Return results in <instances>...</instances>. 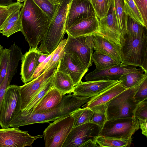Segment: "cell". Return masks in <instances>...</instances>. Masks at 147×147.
Here are the masks:
<instances>
[{"label": "cell", "instance_id": "23", "mask_svg": "<svg viewBox=\"0 0 147 147\" xmlns=\"http://www.w3.org/2000/svg\"><path fill=\"white\" fill-rule=\"evenodd\" d=\"M53 84L63 95L72 93L75 86L71 77L57 69L54 75Z\"/></svg>", "mask_w": 147, "mask_h": 147}, {"label": "cell", "instance_id": "13", "mask_svg": "<svg viewBox=\"0 0 147 147\" xmlns=\"http://www.w3.org/2000/svg\"><path fill=\"white\" fill-rule=\"evenodd\" d=\"M63 50L64 52H70L75 55L87 69L92 65L94 49L88 42L86 36L74 37L67 34Z\"/></svg>", "mask_w": 147, "mask_h": 147}, {"label": "cell", "instance_id": "11", "mask_svg": "<svg viewBox=\"0 0 147 147\" xmlns=\"http://www.w3.org/2000/svg\"><path fill=\"white\" fill-rule=\"evenodd\" d=\"M121 49L124 41L119 30L116 16L114 1L113 0L107 15L99 19L97 32Z\"/></svg>", "mask_w": 147, "mask_h": 147}, {"label": "cell", "instance_id": "47", "mask_svg": "<svg viewBox=\"0 0 147 147\" xmlns=\"http://www.w3.org/2000/svg\"><path fill=\"white\" fill-rule=\"evenodd\" d=\"M20 2H24L25 0H16Z\"/></svg>", "mask_w": 147, "mask_h": 147}, {"label": "cell", "instance_id": "27", "mask_svg": "<svg viewBox=\"0 0 147 147\" xmlns=\"http://www.w3.org/2000/svg\"><path fill=\"white\" fill-rule=\"evenodd\" d=\"M53 77L33 98L25 109L22 111L20 110L17 114L26 115L32 113L40 100L53 86Z\"/></svg>", "mask_w": 147, "mask_h": 147}, {"label": "cell", "instance_id": "44", "mask_svg": "<svg viewBox=\"0 0 147 147\" xmlns=\"http://www.w3.org/2000/svg\"><path fill=\"white\" fill-rule=\"evenodd\" d=\"M48 55H49L48 54L42 53L38 61L39 64L43 61L47 57Z\"/></svg>", "mask_w": 147, "mask_h": 147}, {"label": "cell", "instance_id": "31", "mask_svg": "<svg viewBox=\"0 0 147 147\" xmlns=\"http://www.w3.org/2000/svg\"><path fill=\"white\" fill-rule=\"evenodd\" d=\"M99 19L106 16L113 0H89Z\"/></svg>", "mask_w": 147, "mask_h": 147}, {"label": "cell", "instance_id": "1", "mask_svg": "<svg viewBox=\"0 0 147 147\" xmlns=\"http://www.w3.org/2000/svg\"><path fill=\"white\" fill-rule=\"evenodd\" d=\"M21 31L29 49L37 48L45 36L51 20L32 0H25L20 11Z\"/></svg>", "mask_w": 147, "mask_h": 147}, {"label": "cell", "instance_id": "43", "mask_svg": "<svg viewBox=\"0 0 147 147\" xmlns=\"http://www.w3.org/2000/svg\"><path fill=\"white\" fill-rule=\"evenodd\" d=\"M14 2L12 0H0V5L5 6H9Z\"/></svg>", "mask_w": 147, "mask_h": 147}, {"label": "cell", "instance_id": "2", "mask_svg": "<svg viewBox=\"0 0 147 147\" xmlns=\"http://www.w3.org/2000/svg\"><path fill=\"white\" fill-rule=\"evenodd\" d=\"M72 93L63 96L59 104L55 109L47 112L32 113L26 115L17 114L11 121L10 127L19 128L28 125L54 121L70 115L90 99L88 97L80 96Z\"/></svg>", "mask_w": 147, "mask_h": 147}, {"label": "cell", "instance_id": "35", "mask_svg": "<svg viewBox=\"0 0 147 147\" xmlns=\"http://www.w3.org/2000/svg\"><path fill=\"white\" fill-rule=\"evenodd\" d=\"M51 20L55 13L57 5L49 0H32Z\"/></svg>", "mask_w": 147, "mask_h": 147}, {"label": "cell", "instance_id": "7", "mask_svg": "<svg viewBox=\"0 0 147 147\" xmlns=\"http://www.w3.org/2000/svg\"><path fill=\"white\" fill-rule=\"evenodd\" d=\"M74 120L69 115L50 123L43 132L45 147H62L73 127Z\"/></svg>", "mask_w": 147, "mask_h": 147}, {"label": "cell", "instance_id": "12", "mask_svg": "<svg viewBox=\"0 0 147 147\" xmlns=\"http://www.w3.org/2000/svg\"><path fill=\"white\" fill-rule=\"evenodd\" d=\"M0 129V147H24L31 146L35 140L43 135L33 136L19 128Z\"/></svg>", "mask_w": 147, "mask_h": 147}, {"label": "cell", "instance_id": "17", "mask_svg": "<svg viewBox=\"0 0 147 147\" xmlns=\"http://www.w3.org/2000/svg\"><path fill=\"white\" fill-rule=\"evenodd\" d=\"M119 81L118 80H96L82 82L74 88L72 93L76 96L91 98L104 91Z\"/></svg>", "mask_w": 147, "mask_h": 147}, {"label": "cell", "instance_id": "15", "mask_svg": "<svg viewBox=\"0 0 147 147\" xmlns=\"http://www.w3.org/2000/svg\"><path fill=\"white\" fill-rule=\"evenodd\" d=\"M86 40L95 51L110 56L120 63L121 49L97 33L86 36Z\"/></svg>", "mask_w": 147, "mask_h": 147}, {"label": "cell", "instance_id": "38", "mask_svg": "<svg viewBox=\"0 0 147 147\" xmlns=\"http://www.w3.org/2000/svg\"><path fill=\"white\" fill-rule=\"evenodd\" d=\"M147 27V0H133Z\"/></svg>", "mask_w": 147, "mask_h": 147}, {"label": "cell", "instance_id": "25", "mask_svg": "<svg viewBox=\"0 0 147 147\" xmlns=\"http://www.w3.org/2000/svg\"><path fill=\"white\" fill-rule=\"evenodd\" d=\"M92 59L96 69H104L120 64L119 62L112 57L96 51L93 53Z\"/></svg>", "mask_w": 147, "mask_h": 147}, {"label": "cell", "instance_id": "3", "mask_svg": "<svg viewBox=\"0 0 147 147\" xmlns=\"http://www.w3.org/2000/svg\"><path fill=\"white\" fill-rule=\"evenodd\" d=\"M55 13L47 34L37 49L48 55L53 52L63 40L66 31V22L68 9L72 0H58Z\"/></svg>", "mask_w": 147, "mask_h": 147}, {"label": "cell", "instance_id": "29", "mask_svg": "<svg viewBox=\"0 0 147 147\" xmlns=\"http://www.w3.org/2000/svg\"><path fill=\"white\" fill-rule=\"evenodd\" d=\"M93 113V111L87 107L80 108L74 111L70 115L74 120L73 127L91 122Z\"/></svg>", "mask_w": 147, "mask_h": 147}, {"label": "cell", "instance_id": "8", "mask_svg": "<svg viewBox=\"0 0 147 147\" xmlns=\"http://www.w3.org/2000/svg\"><path fill=\"white\" fill-rule=\"evenodd\" d=\"M20 86L9 85L7 88L0 110V125L2 128L10 127L11 123L21 110Z\"/></svg>", "mask_w": 147, "mask_h": 147}, {"label": "cell", "instance_id": "19", "mask_svg": "<svg viewBox=\"0 0 147 147\" xmlns=\"http://www.w3.org/2000/svg\"><path fill=\"white\" fill-rule=\"evenodd\" d=\"M42 53L38 49H29L23 55L21 61L20 75L21 80L24 84L32 80L35 71L39 64L38 60Z\"/></svg>", "mask_w": 147, "mask_h": 147}, {"label": "cell", "instance_id": "9", "mask_svg": "<svg viewBox=\"0 0 147 147\" xmlns=\"http://www.w3.org/2000/svg\"><path fill=\"white\" fill-rule=\"evenodd\" d=\"M58 64L43 72L36 78L20 86L21 111L25 109L33 98L53 78Z\"/></svg>", "mask_w": 147, "mask_h": 147}, {"label": "cell", "instance_id": "18", "mask_svg": "<svg viewBox=\"0 0 147 147\" xmlns=\"http://www.w3.org/2000/svg\"><path fill=\"white\" fill-rule=\"evenodd\" d=\"M137 68L128 66H121L120 65L102 70L96 69L87 74L85 77L86 81L96 80H119L122 75L135 71Z\"/></svg>", "mask_w": 147, "mask_h": 147}, {"label": "cell", "instance_id": "40", "mask_svg": "<svg viewBox=\"0 0 147 147\" xmlns=\"http://www.w3.org/2000/svg\"><path fill=\"white\" fill-rule=\"evenodd\" d=\"M14 4V2L9 6V9L6 6L0 5V32L4 26L6 21L11 13Z\"/></svg>", "mask_w": 147, "mask_h": 147}, {"label": "cell", "instance_id": "34", "mask_svg": "<svg viewBox=\"0 0 147 147\" xmlns=\"http://www.w3.org/2000/svg\"><path fill=\"white\" fill-rule=\"evenodd\" d=\"M10 51L9 49H3L0 52V86L7 73Z\"/></svg>", "mask_w": 147, "mask_h": 147}, {"label": "cell", "instance_id": "26", "mask_svg": "<svg viewBox=\"0 0 147 147\" xmlns=\"http://www.w3.org/2000/svg\"><path fill=\"white\" fill-rule=\"evenodd\" d=\"M115 13L118 27L124 41L126 32V26L127 15L124 10L123 0H114Z\"/></svg>", "mask_w": 147, "mask_h": 147}, {"label": "cell", "instance_id": "39", "mask_svg": "<svg viewBox=\"0 0 147 147\" xmlns=\"http://www.w3.org/2000/svg\"><path fill=\"white\" fill-rule=\"evenodd\" d=\"M135 117L138 119H147V99L139 104L135 111Z\"/></svg>", "mask_w": 147, "mask_h": 147}, {"label": "cell", "instance_id": "30", "mask_svg": "<svg viewBox=\"0 0 147 147\" xmlns=\"http://www.w3.org/2000/svg\"><path fill=\"white\" fill-rule=\"evenodd\" d=\"M132 140H127L98 136L95 138V141L99 147H129Z\"/></svg>", "mask_w": 147, "mask_h": 147}, {"label": "cell", "instance_id": "33", "mask_svg": "<svg viewBox=\"0 0 147 147\" xmlns=\"http://www.w3.org/2000/svg\"><path fill=\"white\" fill-rule=\"evenodd\" d=\"M106 104L91 109L93 111L91 122L101 127L106 121Z\"/></svg>", "mask_w": 147, "mask_h": 147}, {"label": "cell", "instance_id": "20", "mask_svg": "<svg viewBox=\"0 0 147 147\" xmlns=\"http://www.w3.org/2000/svg\"><path fill=\"white\" fill-rule=\"evenodd\" d=\"M99 21V19L96 16L81 19L67 28L66 33L74 37L97 33Z\"/></svg>", "mask_w": 147, "mask_h": 147}, {"label": "cell", "instance_id": "10", "mask_svg": "<svg viewBox=\"0 0 147 147\" xmlns=\"http://www.w3.org/2000/svg\"><path fill=\"white\" fill-rule=\"evenodd\" d=\"M101 127L89 122L73 127L62 147H81L88 141H95L99 135Z\"/></svg>", "mask_w": 147, "mask_h": 147}, {"label": "cell", "instance_id": "6", "mask_svg": "<svg viewBox=\"0 0 147 147\" xmlns=\"http://www.w3.org/2000/svg\"><path fill=\"white\" fill-rule=\"evenodd\" d=\"M140 128L139 120L134 117L106 120L101 127L99 136L127 140Z\"/></svg>", "mask_w": 147, "mask_h": 147}, {"label": "cell", "instance_id": "45", "mask_svg": "<svg viewBox=\"0 0 147 147\" xmlns=\"http://www.w3.org/2000/svg\"><path fill=\"white\" fill-rule=\"evenodd\" d=\"M51 2L55 4V5H57L59 2L58 0H49Z\"/></svg>", "mask_w": 147, "mask_h": 147}, {"label": "cell", "instance_id": "24", "mask_svg": "<svg viewBox=\"0 0 147 147\" xmlns=\"http://www.w3.org/2000/svg\"><path fill=\"white\" fill-rule=\"evenodd\" d=\"M147 77V72L141 68L121 75L119 80L122 85L127 89L134 87L140 84Z\"/></svg>", "mask_w": 147, "mask_h": 147}, {"label": "cell", "instance_id": "5", "mask_svg": "<svg viewBox=\"0 0 147 147\" xmlns=\"http://www.w3.org/2000/svg\"><path fill=\"white\" fill-rule=\"evenodd\" d=\"M141 83L126 89L106 104V120L135 117V111L139 104L135 100L134 96Z\"/></svg>", "mask_w": 147, "mask_h": 147}, {"label": "cell", "instance_id": "28", "mask_svg": "<svg viewBox=\"0 0 147 147\" xmlns=\"http://www.w3.org/2000/svg\"><path fill=\"white\" fill-rule=\"evenodd\" d=\"M125 34L134 38L147 35V28L127 16Z\"/></svg>", "mask_w": 147, "mask_h": 147}, {"label": "cell", "instance_id": "22", "mask_svg": "<svg viewBox=\"0 0 147 147\" xmlns=\"http://www.w3.org/2000/svg\"><path fill=\"white\" fill-rule=\"evenodd\" d=\"M63 96L53 86L40 100L32 113H45L55 108L61 102Z\"/></svg>", "mask_w": 147, "mask_h": 147}, {"label": "cell", "instance_id": "46", "mask_svg": "<svg viewBox=\"0 0 147 147\" xmlns=\"http://www.w3.org/2000/svg\"><path fill=\"white\" fill-rule=\"evenodd\" d=\"M3 49V47L1 46L0 43V52Z\"/></svg>", "mask_w": 147, "mask_h": 147}, {"label": "cell", "instance_id": "4", "mask_svg": "<svg viewBox=\"0 0 147 147\" xmlns=\"http://www.w3.org/2000/svg\"><path fill=\"white\" fill-rule=\"evenodd\" d=\"M121 49V66H138L147 72V35L134 38L125 34Z\"/></svg>", "mask_w": 147, "mask_h": 147}, {"label": "cell", "instance_id": "37", "mask_svg": "<svg viewBox=\"0 0 147 147\" xmlns=\"http://www.w3.org/2000/svg\"><path fill=\"white\" fill-rule=\"evenodd\" d=\"M134 98L138 104L147 99V77L140 84L134 94Z\"/></svg>", "mask_w": 147, "mask_h": 147}, {"label": "cell", "instance_id": "14", "mask_svg": "<svg viewBox=\"0 0 147 147\" xmlns=\"http://www.w3.org/2000/svg\"><path fill=\"white\" fill-rule=\"evenodd\" d=\"M57 69L69 75L74 86L82 81L88 70L75 55L70 52L64 53L58 63Z\"/></svg>", "mask_w": 147, "mask_h": 147}, {"label": "cell", "instance_id": "16", "mask_svg": "<svg viewBox=\"0 0 147 147\" xmlns=\"http://www.w3.org/2000/svg\"><path fill=\"white\" fill-rule=\"evenodd\" d=\"M96 16L89 0H72L67 16L66 30L79 20Z\"/></svg>", "mask_w": 147, "mask_h": 147}, {"label": "cell", "instance_id": "36", "mask_svg": "<svg viewBox=\"0 0 147 147\" xmlns=\"http://www.w3.org/2000/svg\"><path fill=\"white\" fill-rule=\"evenodd\" d=\"M22 23L20 17L16 21L4 25L0 33L3 36L9 37L18 32H21Z\"/></svg>", "mask_w": 147, "mask_h": 147}, {"label": "cell", "instance_id": "21", "mask_svg": "<svg viewBox=\"0 0 147 147\" xmlns=\"http://www.w3.org/2000/svg\"><path fill=\"white\" fill-rule=\"evenodd\" d=\"M127 89L119 81L100 94L90 98L84 105L90 108L106 104L111 99Z\"/></svg>", "mask_w": 147, "mask_h": 147}, {"label": "cell", "instance_id": "41", "mask_svg": "<svg viewBox=\"0 0 147 147\" xmlns=\"http://www.w3.org/2000/svg\"><path fill=\"white\" fill-rule=\"evenodd\" d=\"M12 78L7 74L5 78L0 86V110L7 88L10 85Z\"/></svg>", "mask_w": 147, "mask_h": 147}, {"label": "cell", "instance_id": "32", "mask_svg": "<svg viewBox=\"0 0 147 147\" xmlns=\"http://www.w3.org/2000/svg\"><path fill=\"white\" fill-rule=\"evenodd\" d=\"M124 10L128 16L146 27L140 13L133 0H123Z\"/></svg>", "mask_w": 147, "mask_h": 147}, {"label": "cell", "instance_id": "42", "mask_svg": "<svg viewBox=\"0 0 147 147\" xmlns=\"http://www.w3.org/2000/svg\"><path fill=\"white\" fill-rule=\"evenodd\" d=\"M139 126L142 130V134L146 136H147V119H138Z\"/></svg>", "mask_w": 147, "mask_h": 147}]
</instances>
